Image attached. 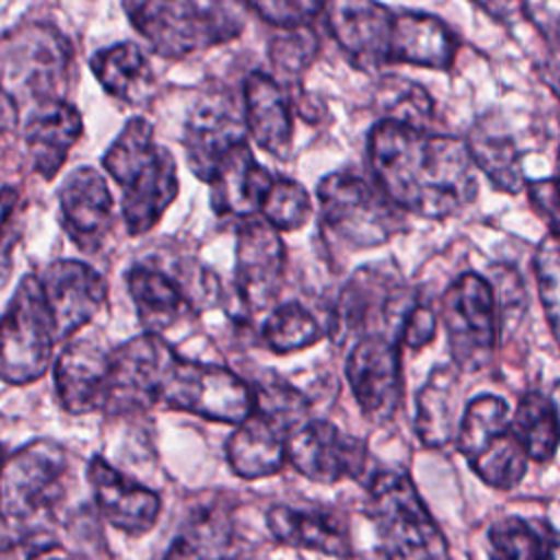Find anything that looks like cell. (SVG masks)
Returning <instances> with one entry per match:
<instances>
[{
	"instance_id": "obj_1",
	"label": "cell",
	"mask_w": 560,
	"mask_h": 560,
	"mask_svg": "<svg viewBox=\"0 0 560 560\" xmlns=\"http://www.w3.org/2000/svg\"><path fill=\"white\" fill-rule=\"evenodd\" d=\"M374 184L400 210L422 219H446L475 201L477 179L464 140L378 120L368 133Z\"/></svg>"
},
{
	"instance_id": "obj_2",
	"label": "cell",
	"mask_w": 560,
	"mask_h": 560,
	"mask_svg": "<svg viewBox=\"0 0 560 560\" xmlns=\"http://www.w3.org/2000/svg\"><path fill=\"white\" fill-rule=\"evenodd\" d=\"M107 175L120 186V212L131 236L151 232L179 192L173 153L155 142L153 125L133 116L103 155Z\"/></svg>"
},
{
	"instance_id": "obj_3",
	"label": "cell",
	"mask_w": 560,
	"mask_h": 560,
	"mask_svg": "<svg viewBox=\"0 0 560 560\" xmlns=\"http://www.w3.org/2000/svg\"><path fill=\"white\" fill-rule=\"evenodd\" d=\"M131 26L164 59H184L243 31V0H122Z\"/></svg>"
},
{
	"instance_id": "obj_4",
	"label": "cell",
	"mask_w": 560,
	"mask_h": 560,
	"mask_svg": "<svg viewBox=\"0 0 560 560\" xmlns=\"http://www.w3.org/2000/svg\"><path fill=\"white\" fill-rule=\"evenodd\" d=\"M70 70V42L50 24H20L0 37V94L15 112L66 98Z\"/></svg>"
},
{
	"instance_id": "obj_5",
	"label": "cell",
	"mask_w": 560,
	"mask_h": 560,
	"mask_svg": "<svg viewBox=\"0 0 560 560\" xmlns=\"http://www.w3.org/2000/svg\"><path fill=\"white\" fill-rule=\"evenodd\" d=\"M365 512L385 560H451L448 542L407 472L372 475Z\"/></svg>"
},
{
	"instance_id": "obj_6",
	"label": "cell",
	"mask_w": 560,
	"mask_h": 560,
	"mask_svg": "<svg viewBox=\"0 0 560 560\" xmlns=\"http://www.w3.org/2000/svg\"><path fill=\"white\" fill-rule=\"evenodd\" d=\"M70 453L55 440H33L0 464V518L11 527L50 521L68 497Z\"/></svg>"
},
{
	"instance_id": "obj_7",
	"label": "cell",
	"mask_w": 560,
	"mask_h": 560,
	"mask_svg": "<svg viewBox=\"0 0 560 560\" xmlns=\"http://www.w3.org/2000/svg\"><path fill=\"white\" fill-rule=\"evenodd\" d=\"M322 230L350 252L385 245L405 230L402 212L365 177L337 171L317 184Z\"/></svg>"
},
{
	"instance_id": "obj_8",
	"label": "cell",
	"mask_w": 560,
	"mask_h": 560,
	"mask_svg": "<svg viewBox=\"0 0 560 560\" xmlns=\"http://www.w3.org/2000/svg\"><path fill=\"white\" fill-rule=\"evenodd\" d=\"M155 405L212 422L241 424L254 409V392L230 368L184 359L173 352L162 368Z\"/></svg>"
},
{
	"instance_id": "obj_9",
	"label": "cell",
	"mask_w": 560,
	"mask_h": 560,
	"mask_svg": "<svg viewBox=\"0 0 560 560\" xmlns=\"http://www.w3.org/2000/svg\"><path fill=\"white\" fill-rule=\"evenodd\" d=\"M457 451L472 472L494 490L516 488L527 472V455L510 429L508 402L479 394L466 402L457 431Z\"/></svg>"
},
{
	"instance_id": "obj_10",
	"label": "cell",
	"mask_w": 560,
	"mask_h": 560,
	"mask_svg": "<svg viewBox=\"0 0 560 560\" xmlns=\"http://www.w3.org/2000/svg\"><path fill=\"white\" fill-rule=\"evenodd\" d=\"M55 330L37 276H24L0 317V381L28 385L52 363Z\"/></svg>"
},
{
	"instance_id": "obj_11",
	"label": "cell",
	"mask_w": 560,
	"mask_h": 560,
	"mask_svg": "<svg viewBox=\"0 0 560 560\" xmlns=\"http://www.w3.org/2000/svg\"><path fill=\"white\" fill-rule=\"evenodd\" d=\"M440 315L455 365L477 372L492 359L497 346V302L492 284L475 273H462L444 291Z\"/></svg>"
},
{
	"instance_id": "obj_12",
	"label": "cell",
	"mask_w": 560,
	"mask_h": 560,
	"mask_svg": "<svg viewBox=\"0 0 560 560\" xmlns=\"http://www.w3.org/2000/svg\"><path fill=\"white\" fill-rule=\"evenodd\" d=\"M346 378L361 416L372 424L389 422L402 400L400 343L383 332L361 335L348 354Z\"/></svg>"
},
{
	"instance_id": "obj_13",
	"label": "cell",
	"mask_w": 560,
	"mask_h": 560,
	"mask_svg": "<svg viewBox=\"0 0 560 560\" xmlns=\"http://www.w3.org/2000/svg\"><path fill=\"white\" fill-rule=\"evenodd\" d=\"M284 453L300 475L317 483L359 479L368 466V444L319 418H306L291 429Z\"/></svg>"
},
{
	"instance_id": "obj_14",
	"label": "cell",
	"mask_w": 560,
	"mask_h": 560,
	"mask_svg": "<svg viewBox=\"0 0 560 560\" xmlns=\"http://www.w3.org/2000/svg\"><path fill=\"white\" fill-rule=\"evenodd\" d=\"M37 282L57 341L72 339L107 300L105 278L83 260H55L37 276Z\"/></svg>"
},
{
	"instance_id": "obj_15",
	"label": "cell",
	"mask_w": 560,
	"mask_h": 560,
	"mask_svg": "<svg viewBox=\"0 0 560 560\" xmlns=\"http://www.w3.org/2000/svg\"><path fill=\"white\" fill-rule=\"evenodd\" d=\"M175 350L153 332H142L109 350V394L105 413L120 416L155 405V387Z\"/></svg>"
},
{
	"instance_id": "obj_16",
	"label": "cell",
	"mask_w": 560,
	"mask_h": 560,
	"mask_svg": "<svg viewBox=\"0 0 560 560\" xmlns=\"http://www.w3.org/2000/svg\"><path fill=\"white\" fill-rule=\"evenodd\" d=\"M284 243L280 232L260 217L243 219L236 236V293L245 311L267 308L280 289L284 273Z\"/></svg>"
},
{
	"instance_id": "obj_17",
	"label": "cell",
	"mask_w": 560,
	"mask_h": 560,
	"mask_svg": "<svg viewBox=\"0 0 560 560\" xmlns=\"http://www.w3.org/2000/svg\"><path fill=\"white\" fill-rule=\"evenodd\" d=\"M326 22L332 39L361 70L389 63L394 13L376 0H326Z\"/></svg>"
},
{
	"instance_id": "obj_18",
	"label": "cell",
	"mask_w": 560,
	"mask_h": 560,
	"mask_svg": "<svg viewBox=\"0 0 560 560\" xmlns=\"http://www.w3.org/2000/svg\"><path fill=\"white\" fill-rule=\"evenodd\" d=\"M94 503L101 516L129 536L153 529L162 512V499L151 488L127 477L101 455H94L85 470Z\"/></svg>"
},
{
	"instance_id": "obj_19",
	"label": "cell",
	"mask_w": 560,
	"mask_h": 560,
	"mask_svg": "<svg viewBox=\"0 0 560 560\" xmlns=\"http://www.w3.org/2000/svg\"><path fill=\"white\" fill-rule=\"evenodd\" d=\"M245 136L247 129L243 114L236 112L228 96H201L184 125V151L188 168L201 182H208L223 155L232 147L247 142Z\"/></svg>"
},
{
	"instance_id": "obj_20",
	"label": "cell",
	"mask_w": 560,
	"mask_h": 560,
	"mask_svg": "<svg viewBox=\"0 0 560 560\" xmlns=\"http://www.w3.org/2000/svg\"><path fill=\"white\" fill-rule=\"evenodd\" d=\"M55 389L68 413L105 411L109 394V350L88 337L68 339L55 359Z\"/></svg>"
},
{
	"instance_id": "obj_21",
	"label": "cell",
	"mask_w": 560,
	"mask_h": 560,
	"mask_svg": "<svg viewBox=\"0 0 560 560\" xmlns=\"http://www.w3.org/2000/svg\"><path fill=\"white\" fill-rule=\"evenodd\" d=\"M57 197L66 234L83 252L98 249L114 219V199L103 173L92 166L70 171Z\"/></svg>"
},
{
	"instance_id": "obj_22",
	"label": "cell",
	"mask_w": 560,
	"mask_h": 560,
	"mask_svg": "<svg viewBox=\"0 0 560 560\" xmlns=\"http://www.w3.org/2000/svg\"><path fill=\"white\" fill-rule=\"evenodd\" d=\"M81 133L83 118L70 101H46L31 107L24 125V144L33 171L46 182L55 179Z\"/></svg>"
},
{
	"instance_id": "obj_23",
	"label": "cell",
	"mask_w": 560,
	"mask_h": 560,
	"mask_svg": "<svg viewBox=\"0 0 560 560\" xmlns=\"http://www.w3.org/2000/svg\"><path fill=\"white\" fill-rule=\"evenodd\" d=\"M243 122L260 149L276 158H287L293 144L291 98L282 85L256 70L243 83Z\"/></svg>"
},
{
	"instance_id": "obj_24",
	"label": "cell",
	"mask_w": 560,
	"mask_h": 560,
	"mask_svg": "<svg viewBox=\"0 0 560 560\" xmlns=\"http://www.w3.org/2000/svg\"><path fill=\"white\" fill-rule=\"evenodd\" d=\"M271 179L273 175L256 162L249 144L241 142L223 155L208 179L210 206L221 217H256Z\"/></svg>"
},
{
	"instance_id": "obj_25",
	"label": "cell",
	"mask_w": 560,
	"mask_h": 560,
	"mask_svg": "<svg viewBox=\"0 0 560 560\" xmlns=\"http://www.w3.org/2000/svg\"><path fill=\"white\" fill-rule=\"evenodd\" d=\"M457 55L455 33L435 15L402 11L392 18L389 63L446 70Z\"/></svg>"
},
{
	"instance_id": "obj_26",
	"label": "cell",
	"mask_w": 560,
	"mask_h": 560,
	"mask_svg": "<svg viewBox=\"0 0 560 560\" xmlns=\"http://www.w3.org/2000/svg\"><path fill=\"white\" fill-rule=\"evenodd\" d=\"M267 529L289 547L317 551L332 558L352 556V538L346 523L332 512L319 508L273 505L267 512Z\"/></svg>"
},
{
	"instance_id": "obj_27",
	"label": "cell",
	"mask_w": 560,
	"mask_h": 560,
	"mask_svg": "<svg viewBox=\"0 0 560 560\" xmlns=\"http://www.w3.org/2000/svg\"><path fill=\"white\" fill-rule=\"evenodd\" d=\"M127 289L144 332L160 335L192 311V295L184 282L155 265H133Z\"/></svg>"
},
{
	"instance_id": "obj_28",
	"label": "cell",
	"mask_w": 560,
	"mask_h": 560,
	"mask_svg": "<svg viewBox=\"0 0 560 560\" xmlns=\"http://www.w3.org/2000/svg\"><path fill=\"white\" fill-rule=\"evenodd\" d=\"M287 433L258 413H249L228 438L225 459L234 475L243 479H262L282 470Z\"/></svg>"
},
{
	"instance_id": "obj_29",
	"label": "cell",
	"mask_w": 560,
	"mask_h": 560,
	"mask_svg": "<svg viewBox=\"0 0 560 560\" xmlns=\"http://www.w3.org/2000/svg\"><path fill=\"white\" fill-rule=\"evenodd\" d=\"M472 166L481 168L494 188L516 195L525 184L521 151L514 138L503 129L497 114L481 116L464 142Z\"/></svg>"
},
{
	"instance_id": "obj_30",
	"label": "cell",
	"mask_w": 560,
	"mask_h": 560,
	"mask_svg": "<svg viewBox=\"0 0 560 560\" xmlns=\"http://www.w3.org/2000/svg\"><path fill=\"white\" fill-rule=\"evenodd\" d=\"M459 381L448 365L435 368L416 398V435L429 448L446 446L457 431L459 418Z\"/></svg>"
},
{
	"instance_id": "obj_31",
	"label": "cell",
	"mask_w": 560,
	"mask_h": 560,
	"mask_svg": "<svg viewBox=\"0 0 560 560\" xmlns=\"http://www.w3.org/2000/svg\"><path fill=\"white\" fill-rule=\"evenodd\" d=\"M90 68L101 88L127 105L147 103L155 90L153 68L147 55L131 42L96 50L90 59Z\"/></svg>"
},
{
	"instance_id": "obj_32",
	"label": "cell",
	"mask_w": 560,
	"mask_h": 560,
	"mask_svg": "<svg viewBox=\"0 0 560 560\" xmlns=\"http://www.w3.org/2000/svg\"><path fill=\"white\" fill-rule=\"evenodd\" d=\"M234 523L219 505L197 508L188 514L162 560H228L234 553Z\"/></svg>"
},
{
	"instance_id": "obj_33",
	"label": "cell",
	"mask_w": 560,
	"mask_h": 560,
	"mask_svg": "<svg viewBox=\"0 0 560 560\" xmlns=\"http://www.w3.org/2000/svg\"><path fill=\"white\" fill-rule=\"evenodd\" d=\"M510 429L527 459H553L558 448V411L542 392H527L521 396Z\"/></svg>"
},
{
	"instance_id": "obj_34",
	"label": "cell",
	"mask_w": 560,
	"mask_h": 560,
	"mask_svg": "<svg viewBox=\"0 0 560 560\" xmlns=\"http://www.w3.org/2000/svg\"><path fill=\"white\" fill-rule=\"evenodd\" d=\"M488 536L503 560H558V534L545 521L508 516L494 523Z\"/></svg>"
},
{
	"instance_id": "obj_35",
	"label": "cell",
	"mask_w": 560,
	"mask_h": 560,
	"mask_svg": "<svg viewBox=\"0 0 560 560\" xmlns=\"http://www.w3.org/2000/svg\"><path fill=\"white\" fill-rule=\"evenodd\" d=\"M265 346L276 354H291L317 343L324 328L300 302H284L269 311L260 328Z\"/></svg>"
},
{
	"instance_id": "obj_36",
	"label": "cell",
	"mask_w": 560,
	"mask_h": 560,
	"mask_svg": "<svg viewBox=\"0 0 560 560\" xmlns=\"http://www.w3.org/2000/svg\"><path fill=\"white\" fill-rule=\"evenodd\" d=\"M254 413L267 418L278 429H282L287 435L291 429H295L300 422L308 418V398L289 381L265 374L254 385Z\"/></svg>"
},
{
	"instance_id": "obj_37",
	"label": "cell",
	"mask_w": 560,
	"mask_h": 560,
	"mask_svg": "<svg viewBox=\"0 0 560 560\" xmlns=\"http://www.w3.org/2000/svg\"><path fill=\"white\" fill-rule=\"evenodd\" d=\"M258 214L276 232H295L313 217L311 195L300 182L284 175H273L260 199Z\"/></svg>"
},
{
	"instance_id": "obj_38",
	"label": "cell",
	"mask_w": 560,
	"mask_h": 560,
	"mask_svg": "<svg viewBox=\"0 0 560 560\" xmlns=\"http://www.w3.org/2000/svg\"><path fill=\"white\" fill-rule=\"evenodd\" d=\"M381 120H394L409 127H424L433 116V101L429 92L400 77H385L376 92Z\"/></svg>"
},
{
	"instance_id": "obj_39",
	"label": "cell",
	"mask_w": 560,
	"mask_h": 560,
	"mask_svg": "<svg viewBox=\"0 0 560 560\" xmlns=\"http://www.w3.org/2000/svg\"><path fill=\"white\" fill-rule=\"evenodd\" d=\"M317 37L311 28L284 31V35L276 37L269 46V59L280 77V83L295 88L300 77L308 70L317 55Z\"/></svg>"
},
{
	"instance_id": "obj_40",
	"label": "cell",
	"mask_w": 560,
	"mask_h": 560,
	"mask_svg": "<svg viewBox=\"0 0 560 560\" xmlns=\"http://www.w3.org/2000/svg\"><path fill=\"white\" fill-rule=\"evenodd\" d=\"M560 254H558V232H549L536 249L534 276L538 282V295L545 308L551 335L558 332V311H560Z\"/></svg>"
},
{
	"instance_id": "obj_41",
	"label": "cell",
	"mask_w": 560,
	"mask_h": 560,
	"mask_svg": "<svg viewBox=\"0 0 560 560\" xmlns=\"http://www.w3.org/2000/svg\"><path fill=\"white\" fill-rule=\"evenodd\" d=\"M262 22L282 28H311L324 13L326 0H243Z\"/></svg>"
},
{
	"instance_id": "obj_42",
	"label": "cell",
	"mask_w": 560,
	"mask_h": 560,
	"mask_svg": "<svg viewBox=\"0 0 560 560\" xmlns=\"http://www.w3.org/2000/svg\"><path fill=\"white\" fill-rule=\"evenodd\" d=\"M0 560H79L61 542L44 532L24 534L0 547Z\"/></svg>"
},
{
	"instance_id": "obj_43",
	"label": "cell",
	"mask_w": 560,
	"mask_h": 560,
	"mask_svg": "<svg viewBox=\"0 0 560 560\" xmlns=\"http://www.w3.org/2000/svg\"><path fill=\"white\" fill-rule=\"evenodd\" d=\"M435 328H438L435 313L427 304L416 302L413 308L409 311L405 324H402L400 346H407L411 350H420V348H424L427 343L433 341Z\"/></svg>"
},
{
	"instance_id": "obj_44",
	"label": "cell",
	"mask_w": 560,
	"mask_h": 560,
	"mask_svg": "<svg viewBox=\"0 0 560 560\" xmlns=\"http://www.w3.org/2000/svg\"><path fill=\"white\" fill-rule=\"evenodd\" d=\"M532 206L549 223V232H558V195L553 179H534L529 184Z\"/></svg>"
},
{
	"instance_id": "obj_45",
	"label": "cell",
	"mask_w": 560,
	"mask_h": 560,
	"mask_svg": "<svg viewBox=\"0 0 560 560\" xmlns=\"http://www.w3.org/2000/svg\"><path fill=\"white\" fill-rule=\"evenodd\" d=\"M472 2L501 24L516 22L525 9V0H472Z\"/></svg>"
},
{
	"instance_id": "obj_46",
	"label": "cell",
	"mask_w": 560,
	"mask_h": 560,
	"mask_svg": "<svg viewBox=\"0 0 560 560\" xmlns=\"http://www.w3.org/2000/svg\"><path fill=\"white\" fill-rule=\"evenodd\" d=\"M18 199H20V195L15 188H0V236L18 206Z\"/></svg>"
},
{
	"instance_id": "obj_47",
	"label": "cell",
	"mask_w": 560,
	"mask_h": 560,
	"mask_svg": "<svg viewBox=\"0 0 560 560\" xmlns=\"http://www.w3.org/2000/svg\"><path fill=\"white\" fill-rule=\"evenodd\" d=\"M7 131H11V129H7V125L4 122H0V153H2V149H4V140H7Z\"/></svg>"
},
{
	"instance_id": "obj_48",
	"label": "cell",
	"mask_w": 560,
	"mask_h": 560,
	"mask_svg": "<svg viewBox=\"0 0 560 560\" xmlns=\"http://www.w3.org/2000/svg\"><path fill=\"white\" fill-rule=\"evenodd\" d=\"M490 560H503V558H501V556H497V553H494V556H492V558H490Z\"/></svg>"
},
{
	"instance_id": "obj_49",
	"label": "cell",
	"mask_w": 560,
	"mask_h": 560,
	"mask_svg": "<svg viewBox=\"0 0 560 560\" xmlns=\"http://www.w3.org/2000/svg\"><path fill=\"white\" fill-rule=\"evenodd\" d=\"M2 459H4V453H2V446H0V464H2Z\"/></svg>"
}]
</instances>
